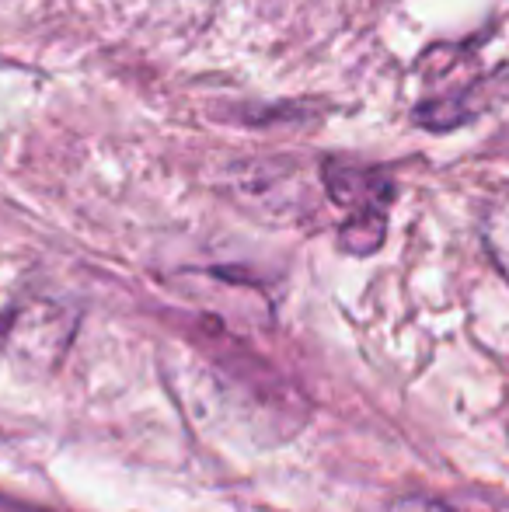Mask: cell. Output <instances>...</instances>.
I'll return each mask as SVG.
<instances>
[{
	"mask_svg": "<svg viewBox=\"0 0 509 512\" xmlns=\"http://www.w3.org/2000/svg\"><path fill=\"white\" fill-rule=\"evenodd\" d=\"M67 335H70V324H63L53 307L21 310L7 324V349L25 359V363L49 366L60 356L63 345H67Z\"/></svg>",
	"mask_w": 509,
	"mask_h": 512,
	"instance_id": "1",
	"label": "cell"
},
{
	"mask_svg": "<svg viewBox=\"0 0 509 512\" xmlns=\"http://www.w3.org/2000/svg\"><path fill=\"white\" fill-rule=\"evenodd\" d=\"M489 241H492V251H496V258L503 262V269L509 272V213L499 216V220L492 223Z\"/></svg>",
	"mask_w": 509,
	"mask_h": 512,
	"instance_id": "2",
	"label": "cell"
}]
</instances>
